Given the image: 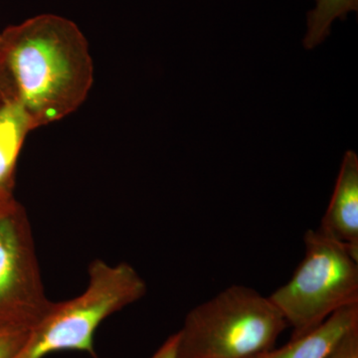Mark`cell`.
Listing matches in <instances>:
<instances>
[{
	"label": "cell",
	"instance_id": "obj_15",
	"mask_svg": "<svg viewBox=\"0 0 358 358\" xmlns=\"http://www.w3.org/2000/svg\"><path fill=\"white\" fill-rule=\"evenodd\" d=\"M350 358H358V352L353 353Z\"/></svg>",
	"mask_w": 358,
	"mask_h": 358
},
{
	"label": "cell",
	"instance_id": "obj_12",
	"mask_svg": "<svg viewBox=\"0 0 358 358\" xmlns=\"http://www.w3.org/2000/svg\"><path fill=\"white\" fill-rule=\"evenodd\" d=\"M178 334H171L150 358H176Z\"/></svg>",
	"mask_w": 358,
	"mask_h": 358
},
{
	"label": "cell",
	"instance_id": "obj_13",
	"mask_svg": "<svg viewBox=\"0 0 358 358\" xmlns=\"http://www.w3.org/2000/svg\"><path fill=\"white\" fill-rule=\"evenodd\" d=\"M10 96V92H9L8 85L3 74H2L1 70H0V101L3 100L4 98Z\"/></svg>",
	"mask_w": 358,
	"mask_h": 358
},
{
	"label": "cell",
	"instance_id": "obj_8",
	"mask_svg": "<svg viewBox=\"0 0 358 358\" xmlns=\"http://www.w3.org/2000/svg\"><path fill=\"white\" fill-rule=\"evenodd\" d=\"M32 129L29 117L15 99L0 101V192L13 193L21 148Z\"/></svg>",
	"mask_w": 358,
	"mask_h": 358
},
{
	"label": "cell",
	"instance_id": "obj_2",
	"mask_svg": "<svg viewBox=\"0 0 358 358\" xmlns=\"http://www.w3.org/2000/svg\"><path fill=\"white\" fill-rule=\"evenodd\" d=\"M147 292V282L133 266L96 259L89 264L83 293L62 303L53 301L9 358H46L64 352H83L96 358L99 327L110 315L141 300Z\"/></svg>",
	"mask_w": 358,
	"mask_h": 358
},
{
	"label": "cell",
	"instance_id": "obj_10",
	"mask_svg": "<svg viewBox=\"0 0 358 358\" xmlns=\"http://www.w3.org/2000/svg\"><path fill=\"white\" fill-rule=\"evenodd\" d=\"M27 331V329H0V358L10 357L24 343Z\"/></svg>",
	"mask_w": 358,
	"mask_h": 358
},
{
	"label": "cell",
	"instance_id": "obj_9",
	"mask_svg": "<svg viewBox=\"0 0 358 358\" xmlns=\"http://www.w3.org/2000/svg\"><path fill=\"white\" fill-rule=\"evenodd\" d=\"M315 8L308 13L303 47L312 50L331 35L336 20H345L348 13L358 10V0H313Z\"/></svg>",
	"mask_w": 358,
	"mask_h": 358
},
{
	"label": "cell",
	"instance_id": "obj_11",
	"mask_svg": "<svg viewBox=\"0 0 358 358\" xmlns=\"http://www.w3.org/2000/svg\"><path fill=\"white\" fill-rule=\"evenodd\" d=\"M358 352V327L345 334L341 343L327 358H350L353 353Z\"/></svg>",
	"mask_w": 358,
	"mask_h": 358
},
{
	"label": "cell",
	"instance_id": "obj_4",
	"mask_svg": "<svg viewBox=\"0 0 358 358\" xmlns=\"http://www.w3.org/2000/svg\"><path fill=\"white\" fill-rule=\"evenodd\" d=\"M303 242L300 265L289 282L268 296L293 327L292 338L358 303V254L322 228L308 230Z\"/></svg>",
	"mask_w": 358,
	"mask_h": 358
},
{
	"label": "cell",
	"instance_id": "obj_3",
	"mask_svg": "<svg viewBox=\"0 0 358 358\" xmlns=\"http://www.w3.org/2000/svg\"><path fill=\"white\" fill-rule=\"evenodd\" d=\"M288 327L268 296L233 285L186 315L176 358H248L272 350Z\"/></svg>",
	"mask_w": 358,
	"mask_h": 358
},
{
	"label": "cell",
	"instance_id": "obj_7",
	"mask_svg": "<svg viewBox=\"0 0 358 358\" xmlns=\"http://www.w3.org/2000/svg\"><path fill=\"white\" fill-rule=\"evenodd\" d=\"M355 327H358V303L341 308L313 331L292 338L282 348L248 358H327Z\"/></svg>",
	"mask_w": 358,
	"mask_h": 358
},
{
	"label": "cell",
	"instance_id": "obj_1",
	"mask_svg": "<svg viewBox=\"0 0 358 358\" xmlns=\"http://www.w3.org/2000/svg\"><path fill=\"white\" fill-rule=\"evenodd\" d=\"M0 70L33 129L75 112L94 80L83 32L55 14H40L0 33Z\"/></svg>",
	"mask_w": 358,
	"mask_h": 358
},
{
	"label": "cell",
	"instance_id": "obj_5",
	"mask_svg": "<svg viewBox=\"0 0 358 358\" xmlns=\"http://www.w3.org/2000/svg\"><path fill=\"white\" fill-rule=\"evenodd\" d=\"M29 217L11 199L0 208V329H27L48 312Z\"/></svg>",
	"mask_w": 358,
	"mask_h": 358
},
{
	"label": "cell",
	"instance_id": "obj_6",
	"mask_svg": "<svg viewBox=\"0 0 358 358\" xmlns=\"http://www.w3.org/2000/svg\"><path fill=\"white\" fill-rule=\"evenodd\" d=\"M320 228L358 254V157L353 150L343 155Z\"/></svg>",
	"mask_w": 358,
	"mask_h": 358
},
{
	"label": "cell",
	"instance_id": "obj_14",
	"mask_svg": "<svg viewBox=\"0 0 358 358\" xmlns=\"http://www.w3.org/2000/svg\"><path fill=\"white\" fill-rule=\"evenodd\" d=\"M13 193L0 192V208H1L8 200L13 199Z\"/></svg>",
	"mask_w": 358,
	"mask_h": 358
}]
</instances>
